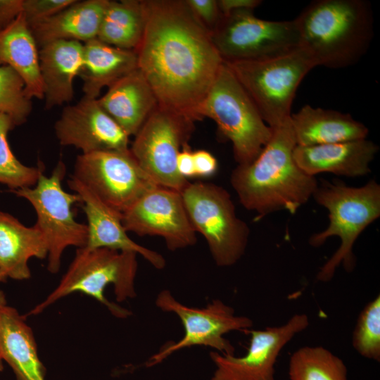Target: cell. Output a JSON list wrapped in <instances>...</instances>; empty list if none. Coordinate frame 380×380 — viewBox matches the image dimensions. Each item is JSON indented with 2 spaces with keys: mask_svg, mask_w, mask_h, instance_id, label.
<instances>
[{
  "mask_svg": "<svg viewBox=\"0 0 380 380\" xmlns=\"http://www.w3.org/2000/svg\"><path fill=\"white\" fill-rule=\"evenodd\" d=\"M145 27L134 50L159 106L201 120L198 110L224 61L186 0H142Z\"/></svg>",
  "mask_w": 380,
  "mask_h": 380,
  "instance_id": "obj_1",
  "label": "cell"
},
{
  "mask_svg": "<svg viewBox=\"0 0 380 380\" xmlns=\"http://www.w3.org/2000/svg\"><path fill=\"white\" fill-rule=\"evenodd\" d=\"M271 128L272 137L255 159L238 165L230 176L240 203L257 213L258 220L280 210L296 213L318 185L315 177L304 173L293 160L296 142L290 118Z\"/></svg>",
  "mask_w": 380,
  "mask_h": 380,
  "instance_id": "obj_2",
  "label": "cell"
},
{
  "mask_svg": "<svg viewBox=\"0 0 380 380\" xmlns=\"http://www.w3.org/2000/svg\"><path fill=\"white\" fill-rule=\"evenodd\" d=\"M300 47L316 66L343 68L367 53L373 37V13L365 0H315L294 18Z\"/></svg>",
  "mask_w": 380,
  "mask_h": 380,
  "instance_id": "obj_3",
  "label": "cell"
},
{
  "mask_svg": "<svg viewBox=\"0 0 380 380\" xmlns=\"http://www.w3.org/2000/svg\"><path fill=\"white\" fill-rule=\"evenodd\" d=\"M312 197L328 210L329 222L325 229L310 237V245L319 247L332 236L341 240L339 248L316 276L319 281L327 282L340 265L347 272L355 269L353 246L362 232L380 217V185L374 179L360 187L348 186L339 180H322Z\"/></svg>",
  "mask_w": 380,
  "mask_h": 380,
  "instance_id": "obj_4",
  "label": "cell"
},
{
  "mask_svg": "<svg viewBox=\"0 0 380 380\" xmlns=\"http://www.w3.org/2000/svg\"><path fill=\"white\" fill-rule=\"evenodd\" d=\"M137 255L133 252L106 248H77L59 284L29 315H38L62 298L81 292L104 305L113 315L119 318L127 317L131 312L108 300L104 296V289L112 284L118 302L136 296Z\"/></svg>",
  "mask_w": 380,
  "mask_h": 380,
  "instance_id": "obj_5",
  "label": "cell"
},
{
  "mask_svg": "<svg viewBox=\"0 0 380 380\" xmlns=\"http://www.w3.org/2000/svg\"><path fill=\"white\" fill-rule=\"evenodd\" d=\"M198 116L200 120L207 117L214 120L219 134L232 142L238 165L253 161L272 134V129L224 63L198 110Z\"/></svg>",
  "mask_w": 380,
  "mask_h": 380,
  "instance_id": "obj_6",
  "label": "cell"
},
{
  "mask_svg": "<svg viewBox=\"0 0 380 380\" xmlns=\"http://www.w3.org/2000/svg\"><path fill=\"white\" fill-rule=\"evenodd\" d=\"M224 63L270 127L290 118L301 81L316 67L311 56L301 47L272 58Z\"/></svg>",
  "mask_w": 380,
  "mask_h": 380,
  "instance_id": "obj_7",
  "label": "cell"
},
{
  "mask_svg": "<svg viewBox=\"0 0 380 380\" xmlns=\"http://www.w3.org/2000/svg\"><path fill=\"white\" fill-rule=\"evenodd\" d=\"M181 194L190 221L205 238L215 263L236 264L245 253L250 229L237 217L229 192L213 183L196 182H189Z\"/></svg>",
  "mask_w": 380,
  "mask_h": 380,
  "instance_id": "obj_8",
  "label": "cell"
},
{
  "mask_svg": "<svg viewBox=\"0 0 380 380\" xmlns=\"http://www.w3.org/2000/svg\"><path fill=\"white\" fill-rule=\"evenodd\" d=\"M65 164L58 161L51 176L42 173L36 184L11 191L28 201L36 215V225L43 234L48 247L47 270L56 273L60 270L61 257L68 246L77 248L86 246L87 226L77 222L72 205L81 202L78 194L63 190L61 182L65 175Z\"/></svg>",
  "mask_w": 380,
  "mask_h": 380,
  "instance_id": "obj_9",
  "label": "cell"
},
{
  "mask_svg": "<svg viewBox=\"0 0 380 380\" xmlns=\"http://www.w3.org/2000/svg\"><path fill=\"white\" fill-rule=\"evenodd\" d=\"M210 34L224 62L268 59L300 47L294 19L267 20L252 11L222 15Z\"/></svg>",
  "mask_w": 380,
  "mask_h": 380,
  "instance_id": "obj_10",
  "label": "cell"
},
{
  "mask_svg": "<svg viewBox=\"0 0 380 380\" xmlns=\"http://www.w3.org/2000/svg\"><path fill=\"white\" fill-rule=\"evenodd\" d=\"M191 119L158 104L134 135L129 150L158 185L181 192L189 184L177 169V158L194 129Z\"/></svg>",
  "mask_w": 380,
  "mask_h": 380,
  "instance_id": "obj_11",
  "label": "cell"
},
{
  "mask_svg": "<svg viewBox=\"0 0 380 380\" xmlns=\"http://www.w3.org/2000/svg\"><path fill=\"white\" fill-rule=\"evenodd\" d=\"M72 177L122 213L158 186L141 169L129 149L82 153L76 158Z\"/></svg>",
  "mask_w": 380,
  "mask_h": 380,
  "instance_id": "obj_12",
  "label": "cell"
},
{
  "mask_svg": "<svg viewBox=\"0 0 380 380\" xmlns=\"http://www.w3.org/2000/svg\"><path fill=\"white\" fill-rule=\"evenodd\" d=\"M156 305L179 317L184 335L178 342L167 345L153 355L147 362L148 367L161 362L177 350L194 346H209L222 354L234 355V347L224 335L232 331L245 332L253 327L250 318L235 315L232 307L218 299L204 308H191L178 302L169 291L164 290L158 295Z\"/></svg>",
  "mask_w": 380,
  "mask_h": 380,
  "instance_id": "obj_13",
  "label": "cell"
},
{
  "mask_svg": "<svg viewBox=\"0 0 380 380\" xmlns=\"http://www.w3.org/2000/svg\"><path fill=\"white\" fill-rule=\"evenodd\" d=\"M122 215L127 232L163 237L170 251L196 242V232L178 191L158 186L140 197Z\"/></svg>",
  "mask_w": 380,
  "mask_h": 380,
  "instance_id": "obj_14",
  "label": "cell"
},
{
  "mask_svg": "<svg viewBox=\"0 0 380 380\" xmlns=\"http://www.w3.org/2000/svg\"><path fill=\"white\" fill-rule=\"evenodd\" d=\"M309 326L305 314H296L284 324L248 329L250 343L241 357L210 352L216 369L211 380H275L274 365L283 348Z\"/></svg>",
  "mask_w": 380,
  "mask_h": 380,
  "instance_id": "obj_15",
  "label": "cell"
},
{
  "mask_svg": "<svg viewBox=\"0 0 380 380\" xmlns=\"http://www.w3.org/2000/svg\"><path fill=\"white\" fill-rule=\"evenodd\" d=\"M63 146H72L82 153L129 149V136L101 107L97 99L83 97L65 106L54 125Z\"/></svg>",
  "mask_w": 380,
  "mask_h": 380,
  "instance_id": "obj_16",
  "label": "cell"
},
{
  "mask_svg": "<svg viewBox=\"0 0 380 380\" xmlns=\"http://www.w3.org/2000/svg\"><path fill=\"white\" fill-rule=\"evenodd\" d=\"M69 187L79 195L87 220V248H106L141 255L156 269H163L165 260L160 253L145 248L130 239L122 221V213L100 199L72 176Z\"/></svg>",
  "mask_w": 380,
  "mask_h": 380,
  "instance_id": "obj_17",
  "label": "cell"
},
{
  "mask_svg": "<svg viewBox=\"0 0 380 380\" xmlns=\"http://www.w3.org/2000/svg\"><path fill=\"white\" fill-rule=\"evenodd\" d=\"M378 151L375 143L363 139L310 146L296 145L293 158L309 176L327 172L356 177L370 173V163Z\"/></svg>",
  "mask_w": 380,
  "mask_h": 380,
  "instance_id": "obj_18",
  "label": "cell"
},
{
  "mask_svg": "<svg viewBox=\"0 0 380 380\" xmlns=\"http://www.w3.org/2000/svg\"><path fill=\"white\" fill-rule=\"evenodd\" d=\"M39 48L45 108L50 110L73 99V80L78 76L83 63V43L57 40Z\"/></svg>",
  "mask_w": 380,
  "mask_h": 380,
  "instance_id": "obj_19",
  "label": "cell"
},
{
  "mask_svg": "<svg viewBox=\"0 0 380 380\" xmlns=\"http://www.w3.org/2000/svg\"><path fill=\"white\" fill-rule=\"evenodd\" d=\"M97 101L129 137L137 133L158 104L153 91L138 68L108 87Z\"/></svg>",
  "mask_w": 380,
  "mask_h": 380,
  "instance_id": "obj_20",
  "label": "cell"
},
{
  "mask_svg": "<svg viewBox=\"0 0 380 380\" xmlns=\"http://www.w3.org/2000/svg\"><path fill=\"white\" fill-rule=\"evenodd\" d=\"M297 146H310L367 139V127L348 113L310 105L291 113Z\"/></svg>",
  "mask_w": 380,
  "mask_h": 380,
  "instance_id": "obj_21",
  "label": "cell"
},
{
  "mask_svg": "<svg viewBox=\"0 0 380 380\" xmlns=\"http://www.w3.org/2000/svg\"><path fill=\"white\" fill-rule=\"evenodd\" d=\"M0 357L12 368L16 380H45L32 329L25 317L7 304L0 309Z\"/></svg>",
  "mask_w": 380,
  "mask_h": 380,
  "instance_id": "obj_22",
  "label": "cell"
},
{
  "mask_svg": "<svg viewBox=\"0 0 380 380\" xmlns=\"http://www.w3.org/2000/svg\"><path fill=\"white\" fill-rule=\"evenodd\" d=\"M108 1H75L54 15L30 27L38 47L57 40L85 43L97 38Z\"/></svg>",
  "mask_w": 380,
  "mask_h": 380,
  "instance_id": "obj_23",
  "label": "cell"
},
{
  "mask_svg": "<svg viewBox=\"0 0 380 380\" xmlns=\"http://www.w3.org/2000/svg\"><path fill=\"white\" fill-rule=\"evenodd\" d=\"M47 255L46 239L36 225L25 226L15 217L0 211V270L6 277L29 279V260L44 259Z\"/></svg>",
  "mask_w": 380,
  "mask_h": 380,
  "instance_id": "obj_24",
  "label": "cell"
},
{
  "mask_svg": "<svg viewBox=\"0 0 380 380\" xmlns=\"http://www.w3.org/2000/svg\"><path fill=\"white\" fill-rule=\"evenodd\" d=\"M137 68L134 50L113 46L98 38L83 43V63L78 76L83 81L84 96L98 99L104 87Z\"/></svg>",
  "mask_w": 380,
  "mask_h": 380,
  "instance_id": "obj_25",
  "label": "cell"
},
{
  "mask_svg": "<svg viewBox=\"0 0 380 380\" xmlns=\"http://www.w3.org/2000/svg\"><path fill=\"white\" fill-rule=\"evenodd\" d=\"M1 65L10 66L21 77L29 99H44L38 46L21 13L0 32Z\"/></svg>",
  "mask_w": 380,
  "mask_h": 380,
  "instance_id": "obj_26",
  "label": "cell"
},
{
  "mask_svg": "<svg viewBox=\"0 0 380 380\" xmlns=\"http://www.w3.org/2000/svg\"><path fill=\"white\" fill-rule=\"evenodd\" d=\"M142 0L108 1L97 38L109 45L135 50L145 27Z\"/></svg>",
  "mask_w": 380,
  "mask_h": 380,
  "instance_id": "obj_27",
  "label": "cell"
},
{
  "mask_svg": "<svg viewBox=\"0 0 380 380\" xmlns=\"http://www.w3.org/2000/svg\"><path fill=\"white\" fill-rule=\"evenodd\" d=\"M290 380H348L343 361L322 346H304L291 356Z\"/></svg>",
  "mask_w": 380,
  "mask_h": 380,
  "instance_id": "obj_28",
  "label": "cell"
},
{
  "mask_svg": "<svg viewBox=\"0 0 380 380\" xmlns=\"http://www.w3.org/2000/svg\"><path fill=\"white\" fill-rule=\"evenodd\" d=\"M15 127L9 116L0 113V183L10 191L34 186L44 171L42 164L25 165L12 153L7 137Z\"/></svg>",
  "mask_w": 380,
  "mask_h": 380,
  "instance_id": "obj_29",
  "label": "cell"
},
{
  "mask_svg": "<svg viewBox=\"0 0 380 380\" xmlns=\"http://www.w3.org/2000/svg\"><path fill=\"white\" fill-rule=\"evenodd\" d=\"M32 110L21 77L10 66H0V113L9 116L18 126L27 121Z\"/></svg>",
  "mask_w": 380,
  "mask_h": 380,
  "instance_id": "obj_30",
  "label": "cell"
},
{
  "mask_svg": "<svg viewBox=\"0 0 380 380\" xmlns=\"http://www.w3.org/2000/svg\"><path fill=\"white\" fill-rule=\"evenodd\" d=\"M352 344L362 357L380 360V296L369 302L360 312L353 331Z\"/></svg>",
  "mask_w": 380,
  "mask_h": 380,
  "instance_id": "obj_31",
  "label": "cell"
},
{
  "mask_svg": "<svg viewBox=\"0 0 380 380\" xmlns=\"http://www.w3.org/2000/svg\"><path fill=\"white\" fill-rule=\"evenodd\" d=\"M75 0H22L21 13L29 27L65 9Z\"/></svg>",
  "mask_w": 380,
  "mask_h": 380,
  "instance_id": "obj_32",
  "label": "cell"
},
{
  "mask_svg": "<svg viewBox=\"0 0 380 380\" xmlns=\"http://www.w3.org/2000/svg\"><path fill=\"white\" fill-rule=\"evenodd\" d=\"M186 2L199 20L211 32L222 16L217 0H186Z\"/></svg>",
  "mask_w": 380,
  "mask_h": 380,
  "instance_id": "obj_33",
  "label": "cell"
},
{
  "mask_svg": "<svg viewBox=\"0 0 380 380\" xmlns=\"http://www.w3.org/2000/svg\"><path fill=\"white\" fill-rule=\"evenodd\" d=\"M193 153L196 177H207L215 174L218 165L213 154L202 149L195 151Z\"/></svg>",
  "mask_w": 380,
  "mask_h": 380,
  "instance_id": "obj_34",
  "label": "cell"
},
{
  "mask_svg": "<svg viewBox=\"0 0 380 380\" xmlns=\"http://www.w3.org/2000/svg\"><path fill=\"white\" fill-rule=\"evenodd\" d=\"M22 0H0V32L21 13Z\"/></svg>",
  "mask_w": 380,
  "mask_h": 380,
  "instance_id": "obj_35",
  "label": "cell"
},
{
  "mask_svg": "<svg viewBox=\"0 0 380 380\" xmlns=\"http://www.w3.org/2000/svg\"><path fill=\"white\" fill-rule=\"evenodd\" d=\"M193 153L194 151L191 150L190 146L187 144L181 149L177 156V171L186 179L196 177Z\"/></svg>",
  "mask_w": 380,
  "mask_h": 380,
  "instance_id": "obj_36",
  "label": "cell"
},
{
  "mask_svg": "<svg viewBox=\"0 0 380 380\" xmlns=\"http://www.w3.org/2000/svg\"><path fill=\"white\" fill-rule=\"evenodd\" d=\"M260 0H218L217 4L222 15H225L232 12L252 11L258 7Z\"/></svg>",
  "mask_w": 380,
  "mask_h": 380,
  "instance_id": "obj_37",
  "label": "cell"
},
{
  "mask_svg": "<svg viewBox=\"0 0 380 380\" xmlns=\"http://www.w3.org/2000/svg\"><path fill=\"white\" fill-rule=\"evenodd\" d=\"M6 305V300L4 293L0 290V309ZM4 367L2 364V360L0 357V372L3 370Z\"/></svg>",
  "mask_w": 380,
  "mask_h": 380,
  "instance_id": "obj_38",
  "label": "cell"
},
{
  "mask_svg": "<svg viewBox=\"0 0 380 380\" xmlns=\"http://www.w3.org/2000/svg\"><path fill=\"white\" fill-rule=\"evenodd\" d=\"M6 278V275L0 270V282L5 281Z\"/></svg>",
  "mask_w": 380,
  "mask_h": 380,
  "instance_id": "obj_39",
  "label": "cell"
}]
</instances>
